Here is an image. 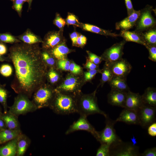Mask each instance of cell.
<instances>
[{"label":"cell","instance_id":"cell-1","mask_svg":"<svg viewBox=\"0 0 156 156\" xmlns=\"http://www.w3.org/2000/svg\"><path fill=\"white\" fill-rule=\"evenodd\" d=\"M10 52L17 82L14 89L17 93L29 97L42 86L46 75V64L42 53L37 46L27 44L16 45Z\"/></svg>","mask_w":156,"mask_h":156},{"label":"cell","instance_id":"cell-2","mask_svg":"<svg viewBox=\"0 0 156 156\" xmlns=\"http://www.w3.org/2000/svg\"><path fill=\"white\" fill-rule=\"evenodd\" d=\"M55 90L54 97L49 107L58 114L77 113L76 96Z\"/></svg>","mask_w":156,"mask_h":156},{"label":"cell","instance_id":"cell-3","mask_svg":"<svg viewBox=\"0 0 156 156\" xmlns=\"http://www.w3.org/2000/svg\"><path fill=\"white\" fill-rule=\"evenodd\" d=\"M96 91V90L88 94H84L81 92L76 96L77 113L80 115L87 117L98 114L103 115L105 117L107 116L99 107Z\"/></svg>","mask_w":156,"mask_h":156},{"label":"cell","instance_id":"cell-4","mask_svg":"<svg viewBox=\"0 0 156 156\" xmlns=\"http://www.w3.org/2000/svg\"><path fill=\"white\" fill-rule=\"evenodd\" d=\"M84 83L80 75L68 74L55 88L56 91L76 96L80 92Z\"/></svg>","mask_w":156,"mask_h":156},{"label":"cell","instance_id":"cell-5","mask_svg":"<svg viewBox=\"0 0 156 156\" xmlns=\"http://www.w3.org/2000/svg\"><path fill=\"white\" fill-rule=\"evenodd\" d=\"M105 126L100 131H98V137L97 139L101 144H106L110 146L122 141L117 135L114 125L116 122L115 120L110 118L108 115L105 117Z\"/></svg>","mask_w":156,"mask_h":156},{"label":"cell","instance_id":"cell-6","mask_svg":"<svg viewBox=\"0 0 156 156\" xmlns=\"http://www.w3.org/2000/svg\"><path fill=\"white\" fill-rule=\"evenodd\" d=\"M37 108L29 97L24 94H19L15 98L13 104L9 107V112L17 117L36 111Z\"/></svg>","mask_w":156,"mask_h":156},{"label":"cell","instance_id":"cell-7","mask_svg":"<svg viewBox=\"0 0 156 156\" xmlns=\"http://www.w3.org/2000/svg\"><path fill=\"white\" fill-rule=\"evenodd\" d=\"M35 92L32 102L37 109L49 107L55 94V89L42 86Z\"/></svg>","mask_w":156,"mask_h":156},{"label":"cell","instance_id":"cell-8","mask_svg":"<svg viewBox=\"0 0 156 156\" xmlns=\"http://www.w3.org/2000/svg\"><path fill=\"white\" fill-rule=\"evenodd\" d=\"M138 146L131 142L122 141L110 146V156H140Z\"/></svg>","mask_w":156,"mask_h":156},{"label":"cell","instance_id":"cell-9","mask_svg":"<svg viewBox=\"0 0 156 156\" xmlns=\"http://www.w3.org/2000/svg\"><path fill=\"white\" fill-rule=\"evenodd\" d=\"M153 7L148 5L140 10V14L136 22L135 31L141 33L152 28L156 24V21L151 14Z\"/></svg>","mask_w":156,"mask_h":156},{"label":"cell","instance_id":"cell-10","mask_svg":"<svg viewBox=\"0 0 156 156\" xmlns=\"http://www.w3.org/2000/svg\"><path fill=\"white\" fill-rule=\"evenodd\" d=\"M139 125L144 128L155 122L156 107L144 104L137 111Z\"/></svg>","mask_w":156,"mask_h":156},{"label":"cell","instance_id":"cell-11","mask_svg":"<svg viewBox=\"0 0 156 156\" xmlns=\"http://www.w3.org/2000/svg\"><path fill=\"white\" fill-rule=\"evenodd\" d=\"M126 42L124 40L116 43L105 51L101 57L105 62V64L108 65L122 58L123 49Z\"/></svg>","mask_w":156,"mask_h":156},{"label":"cell","instance_id":"cell-12","mask_svg":"<svg viewBox=\"0 0 156 156\" xmlns=\"http://www.w3.org/2000/svg\"><path fill=\"white\" fill-rule=\"evenodd\" d=\"M87 117L80 115L79 119L70 126L65 132V134L68 135L78 131H85L90 133L97 140L98 137V131L89 122Z\"/></svg>","mask_w":156,"mask_h":156},{"label":"cell","instance_id":"cell-13","mask_svg":"<svg viewBox=\"0 0 156 156\" xmlns=\"http://www.w3.org/2000/svg\"><path fill=\"white\" fill-rule=\"evenodd\" d=\"M106 65L113 76L123 78H127L132 69L131 64L127 60L123 58Z\"/></svg>","mask_w":156,"mask_h":156},{"label":"cell","instance_id":"cell-14","mask_svg":"<svg viewBox=\"0 0 156 156\" xmlns=\"http://www.w3.org/2000/svg\"><path fill=\"white\" fill-rule=\"evenodd\" d=\"M63 31L59 30L48 33L45 36L43 42L44 48L51 49L65 40L63 35Z\"/></svg>","mask_w":156,"mask_h":156},{"label":"cell","instance_id":"cell-15","mask_svg":"<svg viewBox=\"0 0 156 156\" xmlns=\"http://www.w3.org/2000/svg\"><path fill=\"white\" fill-rule=\"evenodd\" d=\"M143 104L141 95L139 93H134L130 90L127 92L124 108L137 111Z\"/></svg>","mask_w":156,"mask_h":156},{"label":"cell","instance_id":"cell-16","mask_svg":"<svg viewBox=\"0 0 156 156\" xmlns=\"http://www.w3.org/2000/svg\"><path fill=\"white\" fill-rule=\"evenodd\" d=\"M127 92L111 89L107 94L108 103L113 106L124 108Z\"/></svg>","mask_w":156,"mask_h":156},{"label":"cell","instance_id":"cell-17","mask_svg":"<svg viewBox=\"0 0 156 156\" xmlns=\"http://www.w3.org/2000/svg\"><path fill=\"white\" fill-rule=\"evenodd\" d=\"M116 122H122L129 125H139L137 111L124 108L115 120Z\"/></svg>","mask_w":156,"mask_h":156},{"label":"cell","instance_id":"cell-18","mask_svg":"<svg viewBox=\"0 0 156 156\" xmlns=\"http://www.w3.org/2000/svg\"><path fill=\"white\" fill-rule=\"evenodd\" d=\"M140 14V10H134L132 14L116 23V29L118 30H128L132 28L135 24Z\"/></svg>","mask_w":156,"mask_h":156},{"label":"cell","instance_id":"cell-19","mask_svg":"<svg viewBox=\"0 0 156 156\" xmlns=\"http://www.w3.org/2000/svg\"><path fill=\"white\" fill-rule=\"evenodd\" d=\"M51 49V54L57 60L66 59L67 55L74 51L68 47L65 40Z\"/></svg>","mask_w":156,"mask_h":156},{"label":"cell","instance_id":"cell-20","mask_svg":"<svg viewBox=\"0 0 156 156\" xmlns=\"http://www.w3.org/2000/svg\"><path fill=\"white\" fill-rule=\"evenodd\" d=\"M120 35L126 42H133L144 46L147 43L142 36V33L136 31H131L128 30H122Z\"/></svg>","mask_w":156,"mask_h":156},{"label":"cell","instance_id":"cell-21","mask_svg":"<svg viewBox=\"0 0 156 156\" xmlns=\"http://www.w3.org/2000/svg\"><path fill=\"white\" fill-rule=\"evenodd\" d=\"M111 89L127 92L130 88L127 82L126 78L113 76L108 82Z\"/></svg>","mask_w":156,"mask_h":156},{"label":"cell","instance_id":"cell-22","mask_svg":"<svg viewBox=\"0 0 156 156\" xmlns=\"http://www.w3.org/2000/svg\"><path fill=\"white\" fill-rule=\"evenodd\" d=\"M80 27L85 31L105 36L116 37L119 36L116 33H112L110 31L104 29L97 26L88 23H81Z\"/></svg>","mask_w":156,"mask_h":156},{"label":"cell","instance_id":"cell-23","mask_svg":"<svg viewBox=\"0 0 156 156\" xmlns=\"http://www.w3.org/2000/svg\"><path fill=\"white\" fill-rule=\"evenodd\" d=\"M17 137L0 148V156H15L17 151Z\"/></svg>","mask_w":156,"mask_h":156},{"label":"cell","instance_id":"cell-24","mask_svg":"<svg viewBox=\"0 0 156 156\" xmlns=\"http://www.w3.org/2000/svg\"><path fill=\"white\" fill-rule=\"evenodd\" d=\"M144 104L156 107V89L155 88L148 87L141 95Z\"/></svg>","mask_w":156,"mask_h":156},{"label":"cell","instance_id":"cell-25","mask_svg":"<svg viewBox=\"0 0 156 156\" xmlns=\"http://www.w3.org/2000/svg\"><path fill=\"white\" fill-rule=\"evenodd\" d=\"M30 140L25 135L22 133L17 137L16 156H22L25 153L30 143Z\"/></svg>","mask_w":156,"mask_h":156},{"label":"cell","instance_id":"cell-26","mask_svg":"<svg viewBox=\"0 0 156 156\" xmlns=\"http://www.w3.org/2000/svg\"><path fill=\"white\" fill-rule=\"evenodd\" d=\"M1 118L8 129L14 130L20 129L18 117L15 115L8 112L2 116Z\"/></svg>","mask_w":156,"mask_h":156},{"label":"cell","instance_id":"cell-27","mask_svg":"<svg viewBox=\"0 0 156 156\" xmlns=\"http://www.w3.org/2000/svg\"><path fill=\"white\" fill-rule=\"evenodd\" d=\"M19 39L26 44H29L42 42V41L38 37L29 31H27L20 36Z\"/></svg>","mask_w":156,"mask_h":156},{"label":"cell","instance_id":"cell-28","mask_svg":"<svg viewBox=\"0 0 156 156\" xmlns=\"http://www.w3.org/2000/svg\"><path fill=\"white\" fill-rule=\"evenodd\" d=\"M147 44L152 45H156V29H150L144 33H141Z\"/></svg>","mask_w":156,"mask_h":156},{"label":"cell","instance_id":"cell-29","mask_svg":"<svg viewBox=\"0 0 156 156\" xmlns=\"http://www.w3.org/2000/svg\"><path fill=\"white\" fill-rule=\"evenodd\" d=\"M100 73L101 74L100 84L101 86H103L105 83L109 82L113 76L108 66L105 64L103 68L100 70Z\"/></svg>","mask_w":156,"mask_h":156},{"label":"cell","instance_id":"cell-30","mask_svg":"<svg viewBox=\"0 0 156 156\" xmlns=\"http://www.w3.org/2000/svg\"><path fill=\"white\" fill-rule=\"evenodd\" d=\"M65 20L66 24L68 26L72 25L80 27L81 23L79 22L77 17L73 14L68 13Z\"/></svg>","mask_w":156,"mask_h":156},{"label":"cell","instance_id":"cell-31","mask_svg":"<svg viewBox=\"0 0 156 156\" xmlns=\"http://www.w3.org/2000/svg\"><path fill=\"white\" fill-rule=\"evenodd\" d=\"M48 77L50 82L52 84L57 83L62 78V76L53 69H51L48 73Z\"/></svg>","mask_w":156,"mask_h":156},{"label":"cell","instance_id":"cell-32","mask_svg":"<svg viewBox=\"0 0 156 156\" xmlns=\"http://www.w3.org/2000/svg\"><path fill=\"white\" fill-rule=\"evenodd\" d=\"M97 150L96 156H110V146L106 144H101Z\"/></svg>","mask_w":156,"mask_h":156},{"label":"cell","instance_id":"cell-33","mask_svg":"<svg viewBox=\"0 0 156 156\" xmlns=\"http://www.w3.org/2000/svg\"><path fill=\"white\" fill-rule=\"evenodd\" d=\"M19 41L14 36L9 34H0V42L7 43H13Z\"/></svg>","mask_w":156,"mask_h":156},{"label":"cell","instance_id":"cell-34","mask_svg":"<svg viewBox=\"0 0 156 156\" xmlns=\"http://www.w3.org/2000/svg\"><path fill=\"white\" fill-rule=\"evenodd\" d=\"M100 69H99L88 70V71L85 72L84 74L83 79L84 82L90 81H91L97 73H100Z\"/></svg>","mask_w":156,"mask_h":156},{"label":"cell","instance_id":"cell-35","mask_svg":"<svg viewBox=\"0 0 156 156\" xmlns=\"http://www.w3.org/2000/svg\"><path fill=\"white\" fill-rule=\"evenodd\" d=\"M21 133V131L19 129L13 133L0 137V143H4L14 139Z\"/></svg>","mask_w":156,"mask_h":156},{"label":"cell","instance_id":"cell-36","mask_svg":"<svg viewBox=\"0 0 156 156\" xmlns=\"http://www.w3.org/2000/svg\"><path fill=\"white\" fill-rule=\"evenodd\" d=\"M43 60L46 63L50 66H53L55 64V61L53 57L48 53L44 51L42 53Z\"/></svg>","mask_w":156,"mask_h":156},{"label":"cell","instance_id":"cell-37","mask_svg":"<svg viewBox=\"0 0 156 156\" xmlns=\"http://www.w3.org/2000/svg\"><path fill=\"white\" fill-rule=\"evenodd\" d=\"M54 24L60 29L63 31L65 25H66L65 20L58 13H57L54 20Z\"/></svg>","mask_w":156,"mask_h":156},{"label":"cell","instance_id":"cell-38","mask_svg":"<svg viewBox=\"0 0 156 156\" xmlns=\"http://www.w3.org/2000/svg\"><path fill=\"white\" fill-rule=\"evenodd\" d=\"M86 52L88 55L87 59L94 64L99 65L103 60L101 56H99L88 51H87Z\"/></svg>","mask_w":156,"mask_h":156},{"label":"cell","instance_id":"cell-39","mask_svg":"<svg viewBox=\"0 0 156 156\" xmlns=\"http://www.w3.org/2000/svg\"><path fill=\"white\" fill-rule=\"evenodd\" d=\"M69 71L74 75H81L82 72V68L74 62H71L69 66Z\"/></svg>","mask_w":156,"mask_h":156},{"label":"cell","instance_id":"cell-40","mask_svg":"<svg viewBox=\"0 0 156 156\" xmlns=\"http://www.w3.org/2000/svg\"><path fill=\"white\" fill-rule=\"evenodd\" d=\"M70 63V61L66 58L58 60L57 66L60 70L65 71H69Z\"/></svg>","mask_w":156,"mask_h":156},{"label":"cell","instance_id":"cell-41","mask_svg":"<svg viewBox=\"0 0 156 156\" xmlns=\"http://www.w3.org/2000/svg\"><path fill=\"white\" fill-rule=\"evenodd\" d=\"M12 72V68L8 64H3L0 68V73L3 76L9 77L11 75Z\"/></svg>","mask_w":156,"mask_h":156},{"label":"cell","instance_id":"cell-42","mask_svg":"<svg viewBox=\"0 0 156 156\" xmlns=\"http://www.w3.org/2000/svg\"><path fill=\"white\" fill-rule=\"evenodd\" d=\"M7 97L6 90L0 84V103L3 105L6 111Z\"/></svg>","mask_w":156,"mask_h":156},{"label":"cell","instance_id":"cell-43","mask_svg":"<svg viewBox=\"0 0 156 156\" xmlns=\"http://www.w3.org/2000/svg\"><path fill=\"white\" fill-rule=\"evenodd\" d=\"M156 45L147 44L146 46L149 51L148 58L151 60L156 62Z\"/></svg>","mask_w":156,"mask_h":156},{"label":"cell","instance_id":"cell-44","mask_svg":"<svg viewBox=\"0 0 156 156\" xmlns=\"http://www.w3.org/2000/svg\"><path fill=\"white\" fill-rule=\"evenodd\" d=\"M87 41L86 37L79 33L77 39L76 46L82 47L86 44Z\"/></svg>","mask_w":156,"mask_h":156},{"label":"cell","instance_id":"cell-45","mask_svg":"<svg viewBox=\"0 0 156 156\" xmlns=\"http://www.w3.org/2000/svg\"><path fill=\"white\" fill-rule=\"evenodd\" d=\"M13 7L20 14L21 13L24 2L22 0H12Z\"/></svg>","mask_w":156,"mask_h":156},{"label":"cell","instance_id":"cell-46","mask_svg":"<svg viewBox=\"0 0 156 156\" xmlns=\"http://www.w3.org/2000/svg\"><path fill=\"white\" fill-rule=\"evenodd\" d=\"M141 156H156V147H154L145 150L142 153L140 154Z\"/></svg>","mask_w":156,"mask_h":156},{"label":"cell","instance_id":"cell-47","mask_svg":"<svg viewBox=\"0 0 156 156\" xmlns=\"http://www.w3.org/2000/svg\"><path fill=\"white\" fill-rule=\"evenodd\" d=\"M99 65L94 64L88 60L87 58L86 63L84 66L85 68L88 70L99 69Z\"/></svg>","mask_w":156,"mask_h":156},{"label":"cell","instance_id":"cell-48","mask_svg":"<svg viewBox=\"0 0 156 156\" xmlns=\"http://www.w3.org/2000/svg\"><path fill=\"white\" fill-rule=\"evenodd\" d=\"M128 16L132 14L134 11L132 4L131 0H125Z\"/></svg>","mask_w":156,"mask_h":156},{"label":"cell","instance_id":"cell-49","mask_svg":"<svg viewBox=\"0 0 156 156\" xmlns=\"http://www.w3.org/2000/svg\"><path fill=\"white\" fill-rule=\"evenodd\" d=\"M148 134L153 137L156 136V123L155 122L150 125L148 128Z\"/></svg>","mask_w":156,"mask_h":156},{"label":"cell","instance_id":"cell-50","mask_svg":"<svg viewBox=\"0 0 156 156\" xmlns=\"http://www.w3.org/2000/svg\"><path fill=\"white\" fill-rule=\"evenodd\" d=\"M79 34L78 32L75 31L70 34V37L72 42L73 46H76L77 39Z\"/></svg>","mask_w":156,"mask_h":156},{"label":"cell","instance_id":"cell-51","mask_svg":"<svg viewBox=\"0 0 156 156\" xmlns=\"http://www.w3.org/2000/svg\"><path fill=\"white\" fill-rule=\"evenodd\" d=\"M17 130H14L9 129L3 130L0 132V137L13 133L16 131Z\"/></svg>","mask_w":156,"mask_h":156},{"label":"cell","instance_id":"cell-52","mask_svg":"<svg viewBox=\"0 0 156 156\" xmlns=\"http://www.w3.org/2000/svg\"><path fill=\"white\" fill-rule=\"evenodd\" d=\"M7 48L4 44L0 43V54L3 55L7 52Z\"/></svg>","mask_w":156,"mask_h":156},{"label":"cell","instance_id":"cell-53","mask_svg":"<svg viewBox=\"0 0 156 156\" xmlns=\"http://www.w3.org/2000/svg\"><path fill=\"white\" fill-rule=\"evenodd\" d=\"M4 121L0 119V128H3L4 127Z\"/></svg>","mask_w":156,"mask_h":156},{"label":"cell","instance_id":"cell-54","mask_svg":"<svg viewBox=\"0 0 156 156\" xmlns=\"http://www.w3.org/2000/svg\"><path fill=\"white\" fill-rule=\"evenodd\" d=\"M5 58L0 54V62H3L5 60Z\"/></svg>","mask_w":156,"mask_h":156},{"label":"cell","instance_id":"cell-55","mask_svg":"<svg viewBox=\"0 0 156 156\" xmlns=\"http://www.w3.org/2000/svg\"><path fill=\"white\" fill-rule=\"evenodd\" d=\"M32 0H29V1L28 2V3H29V8L30 6H31V3L32 2Z\"/></svg>","mask_w":156,"mask_h":156},{"label":"cell","instance_id":"cell-56","mask_svg":"<svg viewBox=\"0 0 156 156\" xmlns=\"http://www.w3.org/2000/svg\"><path fill=\"white\" fill-rule=\"evenodd\" d=\"M22 1H23L24 2H28L29 0H22Z\"/></svg>","mask_w":156,"mask_h":156},{"label":"cell","instance_id":"cell-57","mask_svg":"<svg viewBox=\"0 0 156 156\" xmlns=\"http://www.w3.org/2000/svg\"><path fill=\"white\" fill-rule=\"evenodd\" d=\"M11 0V1H12V0Z\"/></svg>","mask_w":156,"mask_h":156}]
</instances>
